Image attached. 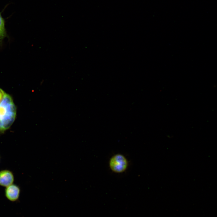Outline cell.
<instances>
[{"instance_id": "obj_1", "label": "cell", "mask_w": 217, "mask_h": 217, "mask_svg": "<svg viewBox=\"0 0 217 217\" xmlns=\"http://www.w3.org/2000/svg\"><path fill=\"white\" fill-rule=\"evenodd\" d=\"M16 107L11 97L6 94L0 102V132L8 129L16 116Z\"/></svg>"}, {"instance_id": "obj_2", "label": "cell", "mask_w": 217, "mask_h": 217, "mask_svg": "<svg viewBox=\"0 0 217 217\" xmlns=\"http://www.w3.org/2000/svg\"><path fill=\"white\" fill-rule=\"evenodd\" d=\"M128 165L127 159L122 154H117L110 159L109 165L110 169L113 172L120 173L124 172Z\"/></svg>"}, {"instance_id": "obj_3", "label": "cell", "mask_w": 217, "mask_h": 217, "mask_svg": "<svg viewBox=\"0 0 217 217\" xmlns=\"http://www.w3.org/2000/svg\"><path fill=\"white\" fill-rule=\"evenodd\" d=\"M20 193V189L17 185L12 184L7 187L5 190V194L8 200L12 202L17 200Z\"/></svg>"}, {"instance_id": "obj_4", "label": "cell", "mask_w": 217, "mask_h": 217, "mask_svg": "<svg viewBox=\"0 0 217 217\" xmlns=\"http://www.w3.org/2000/svg\"><path fill=\"white\" fill-rule=\"evenodd\" d=\"M14 177L12 172L8 170L0 171V185L7 187L13 184Z\"/></svg>"}, {"instance_id": "obj_5", "label": "cell", "mask_w": 217, "mask_h": 217, "mask_svg": "<svg viewBox=\"0 0 217 217\" xmlns=\"http://www.w3.org/2000/svg\"><path fill=\"white\" fill-rule=\"evenodd\" d=\"M8 36L5 27V21L0 12V46H2L4 39Z\"/></svg>"}, {"instance_id": "obj_6", "label": "cell", "mask_w": 217, "mask_h": 217, "mask_svg": "<svg viewBox=\"0 0 217 217\" xmlns=\"http://www.w3.org/2000/svg\"><path fill=\"white\" fill-rule=\"evenodd\" d=\"M6 93L0 88V102L2 101Z\"/></svg>"}, {"instance_id": "obj_7", "label": "cell", "mask_w": 217, "mask_h": 217, "mask_svg": "<svg viewBox=\"0 0 217 217\" xmlns=\"http://www.w3.org/2000/svg\"></svg>"}]
</instances>
